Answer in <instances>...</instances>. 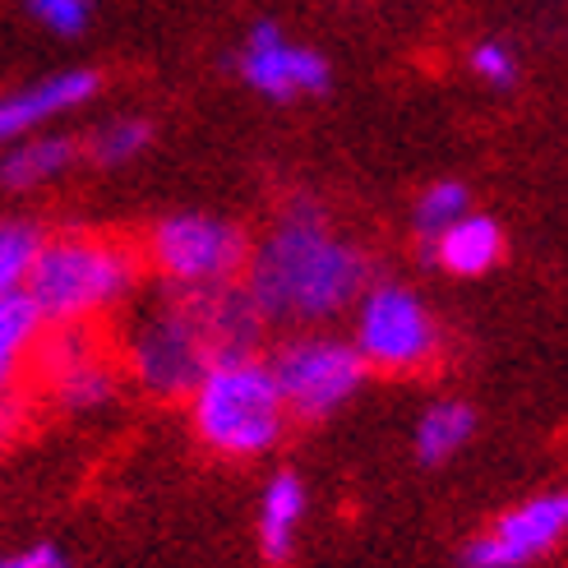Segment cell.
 <instances>
[{"instance_id": "3", "label": "cell", "mask_w": 568, "mask_h": 568, "mask_svg": "<svg viewBox=\"0 0 568 568\" xmlns=\"http://www.w3.org/2000/svg\"><path fill=\"white\" fill-rule=\"evenodd\" d=\"M190 420L204 448L222 458H260L277 448L287 430V403L277 393V379L264 361H222L194 384L190 393Z\"/></svg>"}, {"instance_id": "22", "label": "cell", "mask_w": 568, "mask_h": 568, "mask_svg": "<svg viewBox=\"0 0 568 568\" xmlns=\"http://www.w3.org/2000/svg\"><path fill=\"white\" fill-rule=\"evenodd\" d=\"M0 568H70L65 564V550L61 546H28L19 555H6Z\"/></svg>"}, {"instance_id": "14", "label": "cell", "mask_w": 568, "mask_h": 568, "mask_svg": "<svg viewBox=\"0 0 568 568\" xmlns=\"http://www.w3.org/2000/svg\"><path fill=\"white\" fill-rule=\"evenodd\" d=\"M476 430V412L467 403H435L416 425V458L425 467L448 463L453 453H463Z\"/></svg>"}, {"instance_id": "21", "label": "cell", "mask_w": 568, "mask_h": 568, "mask_svg": "<svg viewBox=\"0 0 568 568\" xmlns=\"http://www.w3.org/2000/svg\"><path fill=\"white\" fill-rule=\"evenodd\" d=\"M471 70L486 83H495V89H508V83L518 79V61H514V51H508L504 42H480L471 51Z\"/></svg>"}, {"instance_id": "15", "label": "cell", "mask_w": 568, "mask_h": 568, "mask_svg": "<svg viewBox=\"0 0 568 568\" xmlns=\"http://www.w3.org/2000/svg\"><path fill=\"white\" fill-rule=\"evenodd\" d=\"M116 365H111L106 356H93V361H79L70 365V371L51 375L47 388L55 393V403L70 407V412H89V407H102L111 393H116Z\"/></svg>"}, {"instance_id": "20", "label": "cell", "mask_w": 568, "mask_h": 568, "mask_svg": "<svg viewBox=\"0 0 568 568\" xmlns=\"http://www.w3.org/2000/svg\"><path fill=\"white\" fill-rule=\"evenodd\" d=\"M28 10H33V19L42 28H51V33H61V38H74L89 28L93 10H89V0H28Z\"/></svg>"}, {"instance_id": "23", "label": "cell", "mask_w": 568, "mask_h": 568, "mask_svg": "<svg viewBox=\"0 0 568 568\" xmlns=\"http://www.w3.org/2000/svg\"><path fill=\"white\" fill-rule=\"evenodd\" d=\"M19 425H23V403L14 393H0V448L19 435Z\"/></svg>"}, {"instance_id": "4", "label": "cell", "mask_w": 568, "mask_h": 568, "mask_svg": "<svg viewBox=\"0 0 568 568\" xmlns=\"http://www.w3.org/2000/svg\"><path fill=\"white\" fill-rule=\"evenodd\" d=\"M209 333L199 324L190 292L172 287L162 305L144 310L125 333V371L158 397L194 393V384L213 371Z\"/></svg>"}, {"instance_id": "2", "label": "cell", "mask_w": 568, "mask_h": 568, "mask_svg": "<svg viewBox=\"0 0 568 568\" xmlns=\"http://www.w3.org/2000/svg\"><path fill=\"white\" fill-rule=\"evenodd\" d=\"M134 277H139V254L125 241L65 232L42 241L23 292L33 296L51 328H61V324H89L102 310L121 305L134 287Z\"/></svg>"}, {"instance_id": "1", "label": "cell", "mask_w": 568, "mask_h": 568, "mask_svg": "<svg viewBox=\"0 0 568 568\" xmlns=\"http://www.w3.org/2000/svg\"><path fill=\"white\" fill-rule=\"evenodd\" d=\"M365 254L328 226L315 199H296L273 236L250 250L245 292L268 320H328L365 292Z\"/></svg>"}, {"instance_id": "11", "label": "cell", "mask_w": 568, "mask_h": 568, "mask_svg": "<svg viewBox=\"0 0 568 568\" xmlns=\"http://www.w3.org/2000/svg\"><path fill=\"white\" fill-rule=\"evenodd\" d=\"M430 260L444 273H458V277H480L490 273L504 260V232L495 217H480V213H463L453 226L430 241Z\"/></svg>"}, {"instance_id": "10", "label": "cell", "mask_w": 568, "mask_h": 568, "mask_svg": "<svg viewBox=\"0 0 568 568\" xmlns=\"http://www.w3.org/2000/svg\"><path fill=\"white\" fill-rule=\"evenodd\" d=\"M98 89H102V79L93 70H65V74H51L42 83H28V89L0 98V144H14V139L38 130L42 121L61 116L70 106H83Z\"/></svg>"}, {"instance_id": "24", "label": "cell", "mask_w": 568, "mask_h": 568, "mask_svg": "<svg viewBox=\"0 0 568 568\" xmlns=\"http://www.w3.org/2000/svg\"><path fill=\"white\" fill-rule=\"evenodd\" d=\"M14 379H19V361L0 352V393H14Z\"/></svg>"}, {"instance_id": "13", "label": "cell", "mask_w": 568, "mask_h": 568, "mask_svg": "<svg viewBox=\"0 0 568 568\" xmlns=\"http://www.w3.org/2000/svg\"><path fill=\"white\" fill-rule=\"evenodd\" d=\"M74 153H79L74 139H65V134H47V139H33V144H19L6 153V162H0V185L33 190L51 176H61L74 162Z\"/></svg>"}, {"instance_id": "12", "label": "cell", "mask_w": 568, "mask_h": 568, "mask_svg": "<svg viewBox=\"0 0 568 568\" xmlns=\"http://www.w3.org/2000/svg\"><path fill=\"white\" fill-rule=\"evenodd\" d=\"M305 518V486L296 471H277L264 499H260V550L268 564H287L292 546H296V527Z\"/></svg>"}, {"instance_id": "16", "label": "cell", "mask_w": 568, "mask_h": 568, "mask_svg": "<svg viewBox=\"0 0 568 568\" xmlns=\"http://www.w3.org/2000/svg\"><path fill=\"white\" fill-rule=\"evenodd\" d=\"M42 241H47L42 226L33 222H0V296H14L28 287Z\"/></svg>"}, {"instance_id": "19", "label": "cell", "mask_w": 568, "mask_h": 568, "mask_svg": "<svg viewBox=\"0 0 568 568\" xmlns=\"http://www.w3.org/2000/svg\"><path fill=\"white\" fill-rule=\"evenodd\" d=\"M149 139H153V125L149 121H111V125H102L98 134H93V158L102 162V166H121V162H130V158H139L149 149Z\"/></svg>"}, {"instance_id": "6", "label": "cell", "mask_w": 568, "mask_h": 568, "mask_svg": "<svg viewBox=\"0 0 568 568\" xmlns=\"http://www.w3.org/2000/svg\"><path fill=\"white\" fill-rule=\"evenodd\" d=\"M352 347L361 352L365 371L416 375L439 361V324L430 310H425V301L416 292H407L403 282H375V287L361 296Z\"/></svg>"}, {"instance_id": "18", "label": "cell", "mask_w": 568, "mask_h": 568, "mask_svg": "<svg viewBox=\"0 0 568 568\" xmlns=\"http://www.w3.org/2000/svg\"><path fill=\"white\" fill-rule=\"evenodd\" d=\"M463 213H467V185H458V181H439L416 199V226L425 241H435L444 226H453Z\"/></svg>"}, {"instance_id": "5", "label": "cell", "mask_w": 568, "mask_h": 568, "mask_svg": "<svg viewBox=\"0 0 568 568\" xmlns=\"http://www.w3.org/2000/svg\"><path fill=\"white\" fill-rule=\"evenodd\" d=\"M149 264L162 273L166 287H226V282L245 277L250 241L236 222L209 213H176L149 232Z\"/></svg>"}, {"instance_id": "7", "label": "cell", "mask_w": 568, "mask_h": 568, "mask_svg": "<svg viewBox=\"0 0 568 568\" xmlns=\"http://www.w3.org/2000/svg\"><path fill=\"white\" fill-rule=\"evenodd\" d=\"M273 379L296 420H324L365 384V361L337 337H296L273 356Z\"/></svg>"}, {"instance_id": "17", "label": "cell", "mask_w": 568, "mask_h": 568, "mask_svg": "<svg viewBox=\"0 0 568 568\" xmlns=\"http://www.w3.org/2000/svg\"><path fill=\"white\" fill-rule=\"evenodd\" d=\"M47 320H42V310L33 305V296L28 292H14V296H0V352L23 361L28 352L38 347V337H42Z\"/></svg>"}, {"instance_id": "9", "label": "cell", "mask_w": 568, "mask_h": 568, "mask_svg": "<svg viewBox=\"0 0 568 568\" xmlns=\"http://www.w3.org/2000/svg\"><path fill=\"white\" fill-rule=\"evenodd\" d=\"M241 74L250 89H260L264 98H277V102H287L296 93H324L333 79L320 51L287 47L273 23H260L250 33V42L241 51Z\"/></svg>"}, {"instance_id": "8", "label": "cell", "mask_w": 568, "mask_h": 568, "mask_svg": "<svg viewBox=\"0 0 568 568\" xmlns=\"http://www.w3.org/2000/svg\"><path fill=\"white\" fill-rule=\"evenodd\" d=\"M568 536V490L536 495L527 504H514L463 550L467 568H527L546 559Z\"/></svg>"}]
</instances>
